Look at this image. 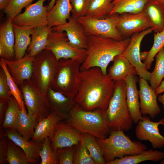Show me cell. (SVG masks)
I'll list each match as a JSON object with an SVG mask.
<instances>
[{
	"mask_svg": "<svg viewBox=\"0 0 164 164\" xmlns=\"http://www.w3.org/2000/svg\"><path fill=\"white\" fill-rule=\"evenodd\" d=\"M118 15V14H113L102 19L84 15L77 19L87 36L99 35L117 40H122L123 39L116 27Z\"/></svg>",
	"mask_w": 164,
	"mask_h": 164,
	"instance_id": "10",
	"label": "cell"
},
{
	"mask_svg": "<svg viewBox=\"0 0 164 164\" xmlns=\"http://www.w3.org/2000/svg\"><path fill=\"white\" fill-rule=\"evenodd\" d=\"M136 75L128 76L125 80L126 84V101L130 114L133 123L137 124L142 119L140 101L137 83L139 79Z\"/></svg>",
	"mask_w": 164,
	"mask_h": 164,
	"instance_id": "21",
	"label": "cell"
},
{
	"mask_svg": "<svg viewBox=\"0 0 164 164\" xmlns=\"http://www.w3.org/2000/svg\"><path fill=\"white\" fill-rule=\"evenodd\" d=\"M87 36V55L81 65L80 70L97 67L100 68L104 75H107L109 64L126 49L131 39L128 37L117 40L95 35Z\"/></svg>",
	"mask_w": 164,
	"mask_h": 164,
	"instance_id": "2",
	"label": "cell"
},
{
	"mask_svg": "<svg viewBox=\"0 0 164 164\" xmlns=\"http://www.w3.org/2000/svg\"><path fill=\"white\" fill-rule=\"evenodd\" d=\"M73 164H96L91 156L82 139L77 145L74 154Z\"/></svg>",
	"mask_w": 164,
	"mask_h": 164,
	"instance_id": "41",
	"label": "cell"
},
{
	"mask_svg": "<svg viewBox=\"0 0 164 164\" xmlns=\"http://www.w3.org/2000/svg\"><path fill=\"white\" fill-rule=\"evenodd\" d=\"M10 0H0V9L3 10L6 7Z\"/></svg>",
	"mask_w": 164,
	"mask_h": 164,
	"instance_id": "48",
	"label": "cell"
},
{
	"mask_svg": "<svg viewBox=\"0 0 164 164\" xmlns=\"http://www.w3.org/2000/svg\"><path fill=\"white\" fill-rule=\"evenodd\" d=\"M160 164H164V158L161 160V161L160 162Z\"/></svg>",
	"mask_w": 164,
	"mask_h": 164,
	"instance_id": "53",
	"label": "cell"
},
{
	"mask_svg": "<svg viewBox=\"0 0 164 164\" xmlns=\"http://www.w3.org/2000/svg\"><path fill=\"white\" fill-rule=\"evenodd\" d=\"M34 58L35 57L30 56L27 53L23 57L18 60H8L2 58L18 86L24 81L31 79Z\"/></svg>",
	"mask_w": 164,
	"mask_h": 164,
	"instance_id": "19",
	"label": "cell"
},
{
	"mask_svg": "<svg viewBox=\"0 0 164 164\" xmlns=\"http://www.w3.org/2000/svg\"><path fill=\"white\" fill-rule=\"evenodd\" d=\"M81 64L70 59L59 60L50 87L74 99L78 91Z\"/></svg>",
	"mask_w": 164,
	"mask_h": 164,
	"instance_id": "6",
	"label": "cell"
},
{
	"mask_svg": "<svg viewBox=\"0 0 164 164\" xmlns=\"http://www.w3.org/2000/svg\"><path fill=\"white\" fill-rule=\"evenodd\" d=\"M139 89L138 91L140 110L142 115H149L154 118L161 111L157 101L158 95L143 78L139 79Z\"/></svg>",
	"mask_w": 164,
	"mask_h": 164,
	"instance_id": "16",
	"label": "cell"
},
{
	"mask_svg": "<svg viewBox=\"0 0 164 164\" xmlns=\"http://www.w3.org/2000/svg\"><path fill=\"white\" fill-rule=\"evenodd\" d=\"M137 124L135 133L138 139L149 141L154 149L164 147V137L160 133L158 128L159 125H164V118L158 122H154L149 117L143 116Z\"/></svg>",
	"mask_w": 164,
	"mask_h": 164,
	"instance_id": "14",
	"label": "cell"
},
{
	"mask_svg": "<svg viewBox=\"0 0 164 164\" xmlns=\"http://www.w3.org/2000/svg\"><path fill=\"white\" fill-rule=\"evenodd\" d=\"M163 126H164V125H163Z\"/></svg>",
	"mask_w": 164,
	"mask_h": 164,
	"instance_id": "54",
	"label": "cell"
},
{
	"mask_svg": "<svg viewBox=\"0 0 164 164\" xmlns=\"http://www.w3.org/2000/svg\"><path fill=\"white\" fill-rule=\"evenodd\" d=\"M19 87L28 115L37 124L50 112L46 96L40 92L31 79L24 81Z\"/></svg>",
	"mask_w": 164,
	"mask_h": 164,
	"instance_id": "8",
	"label": "cell"
},
{
	"mask_svg": "<svg viewBox=\"0 0 164 164\" xmlns=\"http://www.w3.org/2000/svg\"><path fill=\"white\" fill-rule=\"evenodd\" d=\"M52 28L65 32L68 39V43L73 48L79 50L87 49V36L77 19L71 16L66 23Z\"/></svg>",
	"mask_w": 164,
	"mask_h": 164,
	"instance_id": "17",
	"label": "cell"
},
{
	"mask_svg": "<svg viewBox=\"0 0 164 164\" xmlns=\"http://www.w3.org/2000/svg\"><path fill=\"white\" fill-rule=\"evenodd\" d=\"M0 66L4 71L6 75L8 84L11 94L16 99L21 110L24 103L21 92L19 86L14 81L6 64L2 58L0 59Z\"/></svg>",
	"mask_w": 164,
	"mask_h": 164,
	"instance_id": "39",
	"label": "cell"
},
{
	"mask_svg": "<svg viewBox=\"0 0 164 164\" xmlns=\"http://www.w3.org/2000/svg\"><path fill=\"white\" fill-rule=\"evenodd\" d=\"M164 158V152L157 150H146L140 153L117 158L106 164H138L143 162H158Z\"/></svg>",
	"mask_w": 164,
	"mask_h": 164,
	"instance_id": "29",
	"label": "cell"
},
{
	"mask_svg": "<svg viewBox=\"0 0 164 164\" xmlns=\"http://www.w3.org/2000/svg\"><path fill=\"white\" fill-rule=\"evenodd\" d=\"M12 96L8 84L6 75L3 69L0 68V99L9 100Z\"/></svg>",
	"mask_w": 164,
	"mask_h": 164,
	"instance_id": "44",
	"label": "cell"
},
{
	"mask_svg": "<svg viewBox=\"0 0 164 164\" xmlns=\"http://www.w3.org/2000/svg\"><path fill=\"white\" fill-rule=\"evenodd\" d=\"M15 35L12 19L7 18L0 26V56L8 60H15Z\"/></svg>",
	"mask_w": 164,
	"mask_h": 164,
	"instance_id": "22",
	"label": "cell"
},
{
	"mask_svg": "<svg viewBox=\"0 0 164 164\" xmlns=\"http://www.w3.org/2000/svg\"><path fill=\"white\" fill-rule=\"evenodd\" d=\"M110 130L131 129L133 123L126 101V84L125 80L116 82L113 94L105 111Z\"/></svg>",
	"mask_w": 164,
	"mask_h": 164,
	"instance_id": "5",
	"label": "cell"
},
{
	"mask_svg": "<svg viewBox=\"0 0 164 164\" xmlns=\"http://www.w3.org/2000/svg\"><path fill=\"white\" fill-rule=\"evenodd\" d=\"M62 121L56 126L51 141L52 148L55 150L77 145L82 138V133L65 122Z\"/></svg>",
	"mask_w": 164,
	"mask_h": 164,
	"instance_id": "15",
	"label": "cell"
},
{
	"mask_svg": "<svg viewBox=\"0 0 164 164\" xmlns=\"http://www.w3.org/2000/svg\"><path fill=\"white\" fill-rule=\"evenodd\" d=\"M8 138L5 135H0V164L7 163V142Z\"/></svg>",
	"mask_w": 164,
	"mask_h": 164,
	"instance_id": "45",
	"label": "cell"
},
{
	"mask_svg": "<svg viewBox=\"0 0 164 164\" xmlns=\"http://www.w3.org/2000/svg\"><path fill=\"white\" fill-rule=\"evenodd\" d=\"M90 0H70L72 8L71 15L77 19L84 16L87 9Z\"/></svg>",
	"mask_w": 164,
	"mask_h": 164,
	"instance_id": "42",
	"label": "cell"
},
{
	"mask_svg": "<svg viewBox=\"0 0 164 164\" xmlns=\"http://www.w3.org/2000/svg\"><path fill=\"white\" fill-rule=\"evenodd\" d=\"M143 10L149 19L153 31H162L164 29V5L157 0H148Z\"/></svg>",
	"mask_w": 164,
	"mask_h": 164,
	"instance_id": "26",
	"label": "cell"
},
{
	"mask_svg": "<svg viewBox=\"0 0 164 164\" xmlns=\"http://www.w3.org/2000/svg\"><path fill=\"white\" fill-rule=\"evenodd\" d=\"M116 27L124 39L130 37L134 33L150 28V20L143 10L137 13H123L118 14Z\"/></svg>",
	"mask_w": 164,
	"mask_h": 164,
	"instance_id": "12",
	"label": "cell"
},
{
	"mask_svg": "<svg viewBox=\"0 0 164 164\" xmlns=\"http://www.w3.org/2000/svg\"><path fill=\"white\" fill-rule=\"evenodd\" d=\"M108 137L96 138L102 151L106 164L117 158L142 153L148 149L146 145L140 141H132L124 131H111Z\"/></svg>",
	"mask_w": 164,
	"mask_h": 164,
	"instance_id": "4",
	"label": "cell"
},
{
	"mask_svg": "<svg viewBox=\"0 0 164 164\" xmlns=\"http://www.w3.org/2000/svg\"><path fill=\"white\" fill-rule=\"evenodd\" d=\"M13 28L15 38V60H18L23 57L26 53L31 42L30 35L33 28L23 27L13 24Z\"/></svg>",
	"mask_w": 164,
	"mask_h": 164,
	"instance_id": "27",
	"label": "cell"
},
{
	"mask_svg": "<svg viewBox=\"0 0 164 164\" xmlns=\"http://www.w3.org/2000/svg\"><path fill=\"white\" fill-rule=\"evenodd\" d=\"M84 143L96 164H104L106 162L101 149L96 138L87 134H82Z\"/></svg>",
	"mask_w": 164,
	"mask_h": 164,
	"instance_id": "34",
	"label": "cell"
},
{
	"mask_svg": "<svg viewBox=\"0 0 164 164\" xmlns=\"http://www.w3.org/2000/svg\"><path fill=\"white\" fill-rule=\"evenodd\" d=\"M50 0H38L36 3L31 4L25 8L23 12L12 19L13 24L33 28L48 26V6H44L43 3Z\"/></svg>",
	"mask_w": 164,
	"mask_h": 164,
	"instance_id": "11",
	"label": "cell"
},
{
	"mask_svg": "<svg viewBox=\"0 0 164 164\" xmlns=\"http://www.w3.org/2000/svg\"><path fill=\"white\" fill-rule=\"evenodd\" d=\"M155 91L158 95L164 92V80H162L159 86L155 90Z\"/></svg>",
	"mask_w": 164,
	"mask_h": 164,
	"instance_id": "47",
	"label": "cell"
},
{
	"mask_svg": "<svg viewBox=\"0 0 164 164\" xmlns=\"http://www.w3.org/2000/svg\"><path fill=\"white\" fill-rule=\"evenodd\" d=\"M156 62L153 71L151 73L150 84L154 90L159 87L164 77V47L155 56Z\"/></svg>",
	"mask_w": 164,
	"mask_h": 164,
	"instance_id": "35",
	"label": "cell"
},
{
	"mask_svg": "<svg viewBox=\"0 0 164 164\" xmlns=\"http://www.w3.org/2000/svg\"><path fill=\"white\" fill-rule=\"evenodd\" d=\"M56 0H51L49 3L48 6V11H50L53 7L55 5Z\"/></svg>",
	"mask_w": 164,
	"mask_h": 164,
	"instance_id": "51",
	"label": "cell"
},
{
	"mask_svg": "<svg viewBox=\"0 0 164 164\" xmlns=\"http://www.w3.org/2000/svg\"><path fill=\"white\" fill-rule=\"evenodd\" d=\"M37 123L28 115L24 103L19 111L17 131L28 141L31 140Z\"/></svg>",
	"mask_w": 164,
	"mask_h": 164,
	"instance_id": "31",
	"label": "cell"
},
{
	"mask_svg": "<svg viewBox=\"0 0 164 164\" xmlns=\"http://www.w3.org/2000/svg\"><path fill=\"white\" fill-rule=\"evenodd\" d=\"M51 30L52 28L48 26L33 29L31 42L26 52L30 56L35 57L44 49Z\"/></svg>",
	"mask_w": 164,
	"mask_h": 164,
	"instance_id": "28",
	"label": "cell"
},
{
	"mask_svg": "<svg viewBox=\"0 0 164 164\" xmlns=\"http://www.w3.org/2000/svg\"><path fill=\"white\" fill-rule=\"evenodd\" d=\"M158 101L161 103L164 108V93L162 94L159 95L158 97Z\"/></svg>",
	"mask_w": 164,
	"mask_h": 164,
	"instance_id": "50",
	"label": "cell"
},
{
	"mask_svg": "<svg viewBox=\"0 0 164 164\" xmlns=\"http://www.w3.org/2000/svg\"><path fill=\"white\" fill-rule=\"evenodd\" d=\"M68 115V113L50 112L47 117L38 121L31 140L34 142H39L48 137L51 141L57 125L60 121L66 120Z\"/></svg>",
	"mask_w": 164,
	"mask_h": 164,
	"instance_id": "18",
	"label": "cell"
},
{
	"mask_svg": "<svg viewBox=\"0 0 164 164\" xmlns=\"http://www.w3.org/2000/svg\"><path fill=\"white\" fill-rule=\"evenodd\" d=\"M164 47V29L161 32L155 33L154 42L146 59L144 60L147 70L151 68L154 59L156 54Z\"/></svg>",
	"mask_w": 164,
	"mask_h": 164,
	"instance_id": "38",
	"label": "cell"
},
{
	"mask_svg": "<svg viewBox=\"0 0 164 164\" xmlns=\"http://www.w3.org/2000/svg\"><path fill=\"white\" fill-rule=\"evenodd\" d=\"M58 62L54 55L49 50H44L35 56L31 80L45 96L50 86Z\"/></svg>",
	"mask_w": 164,
	"mask_h": 164,
	"instance_id": "7",
	"label": "cell"
},
{
	"mask_svg": "<svg viewBox=\"0 0 164 164\" xmlns=\"http://www.w3.org/2000/svg\"><path fill=\"white\" fill-rule=\"evenodd\" d=\"M6 160L9 164H27L28 162L23 150L11 140L7 142Z\"/></svg>",
	"mask_w": 164,
	"mask_h": 164,
	"instance_id": "36",
	"label": "cell"
},
{
	"mask_svg": "<svg viewBox=\"0 0 164 164\" xmlns=\"http://www.w3.org/2000/svg\"><path fill=\"white\" fill-rule=\"evenodd\" d=\"M152 31V29L149 28L133 34L131 36L128 46L121 54L126 58L135 68L139 77L147 81H150L151 73L148 71L145 64L140 59V48L144 38Z\"/></svg>",
	"mask_w": 164,
	"mask_h": 164,
	"instance_id": "13",
	"label": "cell"
},
{
	"mask_svg": "<svg viewBox=\"0 0 164 164\" xmlns=\"http://www.w3.org/2000/svg\"><path fill=\"white\" fill-rule=\"evenodd\" d=\"M113 0H90L85 15L102 19L109 15L113 8Z\"/></svg>",
	"mask_w": 164,
	"mask_h": 164,
	"instance_id": "32",
	"label": "cell"
},
{
	"mask_svg": "<svg viewBox=\"0 0 164 164\" xmlns=\"http://www.w3.org/2000/svg\"><path fill=\"white\" fill-rule=\"evenodd\" d=\"M149 51H143L140 53V58L141 60H145L147 58Z\"/></svg>",
	"mask_w": 164,
	"mask_h": 164,
	"instance_id": "49",
	"label": "cell"
},
{
	"mask_svg": "<svg viewBox=\"0 0 164 164\" xmlns=\"http://www.w3.org/2000/svg\"><path fill=\"white\" fill-rule=\"evenodd\" d=\"M77 145H73L58 150L59 164H73Z\"/></svg>",
	"mask_w": 164,
	"mask_h": 164,
	"instance_id": "43",
	"label": "cell"
},
{
	"mask_svg": "<svg viewBox=\"0 0 164 164\" xmlns=\"http://www.w3.org/2000/svg\"><path fill=\"white\" fill-rule=\"evenodd\" d=\"M44 50L51 51L58 60L61 59H70L82 64L87 55L86 50L76 49L69 44L65 32L54 30L52 28Z\"/></svg>",
	"mask_w": 164,
	"mask_h": 164,
	"instance_id": "9",
	"label": "cell"
},
{
	"mask_svg": "<svg viewBox=\"0 0 164 164\" xmlns=\"http://www.w3.org/2000/svg\"><path fill=\"white\" fill-rule=\"evenodd\" d=\"M9 100L0 99V125H2L8 104Z\"/></svg>",
	"mask_w": 164,
	"mask_h": 164,
	"instance_id": "46",
	"label": "cell"
},
{
	"mask_svg": "<svg viewBox=\"0 0 164 164\" xmlns=\"http://www.w3.org/2000/svg\"><path fill=\"white\" fill-rule=\"evenodd\" d=\"M157 0L164 5V0Z\"/></svg>",
	"mask_w": 164,
	"mask_h": 164,
	"instance_id": "52",
	"label": "cell"
},
{
	"mask_svg": "<svg viewBox=\"0 0 164 164\" xmlns=\"http://www.w3.org/2000/svg\"><path fill=\"white\" fill-rule=\"evenodd\" d=\"M72 10L70 0H56L48 12V26L52 28L66 23L71 16Z\"/></svg>",
	"mask_w": 164,
	"mask_h": 164,
	"instance_id": "23",
	"label": "cell"
},
{
	"mask_svg": "<svg viewBox=\"0 0 164 164\" xmlns=\"http://www.w3.org/2000/svg\"><path fill=\"white\" fill-rule=\"evenodd\" d=\"M113 61L107 75L114 81L125 80L127 77L131 74L138 75L135 68L121 54L115 56Z\"/></svg>",
	"mask_w": 164,
	"mask_h": 164,
	"instance_id": "25",
	"label": "cell"
},
{
	"mask_svg": "<svg viewBox=\"0 0 164 164\" xmlns=\"http://www.w3.org/2000/svg\"><path fill=\"white\" fill-rule=\"evenodd\" d=\"M20 110L18 102L12 96L9 100L4 119L1 127L6 129L13 128L17 130L19 112Z\"/></svg>",
	"mask_w": 164,
	"mask_h": 164,
	"instance_id": "33",
	"label": "cell"
},
{
	"mask_svg": "<svg viewBox=\"0 0 164 164\" xmlns=\"http://www.w3.org/2000/svg\"><path fill=\"white\" fill-rule=\"evenodd\" d=\"M65 122L81 133L89 134L97 138H106L110 132L105 111L100 109L86 111L75 104Z\"/></svg>",
	"mask_w": 164,
	"mask_h": 164,
	"instance_id": "3",
	"label": "cell"
},
{
	"mask_svg": "<svg viewBox=\"0 0 164 164\" xmlns=\"http://www.w3.org/2000/svg\"><path fill=\"white\" fill-rule=\"evenodd\" d=\"M46 97L50 112L68 114L75 104L74 99L50 87L48 89Z\"/></svg>",
	"mask_w": 164,
	"mask_h": 164,
	"instance_id": "24",
	"label": "cell"
},
{
	"mask_svg": "<svg viewBox=\"0 0 164 164\" xmlns=\"http://www.w3.org/2000/svg\"><path fill=\"white\" fill-rule=\"evenodd\" d=\"M116 82L100 68L94 67L81 70L75 104L85 110L105 111L114 93Z\"/></svg>",
	"mask_w": 164,
	"mask_h": 164,
	"instance_id": "1",
	"label": "cell"
},
{
	"mask_svg": "<svg viewBox=\"0 0 164 164\" xmlns=\"http://www.w3.org/2000/svg\"><path fill=\"white\" fill-rule=\"evenodd\" d=\"M34 0H10L3 10L7 18L12 19L20 13L22 9L31 4Z\"/></svg>",
	"mask_w": 164,
	"mask_h": 164,
	"instance_id": "40",
	"label": "cell"
},
{
	"mask_svg": "<svg viewBox=\"0 0 164 164\" xmlns=\"http://www.w3.org/2000/svg\"><path fill=\"white\" fill-rule=\"evenodd\" d=\"M148 0H113V8L109 15L128 12L137 13L142 12Z\"/></svg>",
	"mask_w": 164,
	"mask_h": 164,
	"instance_id": "30",
	"label": "cell"
},
{
	"mask_svg": "<svg viewBox=\"0 0 164 164\" xmlns=\"http://www.w3.org/2000/svg\"><path fill=\"white\" fill-rule=\"evenodd\" d=\"M5 135L7 138L20 147L25 152L29 163L35 164L40 162L39 152L43 147V142H36L24 139L15 129L8 128Z\"/></svg>",
	"mask_w": 164,
	"mask_h": 164,
	"instance_id": "20",
	"label": "cell"
},
{
	"mask_svg": "<svg viewBox=\"0 0 164 164\" xmlns=\"http://www.w3.org/2000/svg\"><path fill=\"white\" fill-rule=\"evenodd\" d=\"M43 147L39 152L40 164H59L58 152L52 148L51 142L48 137L42 141Z\"/></svg>",
	"mask_w": 164,
	"mask_h": 164,
	"instance_id": "37",
	"label": "cell"
}]
</instances>
